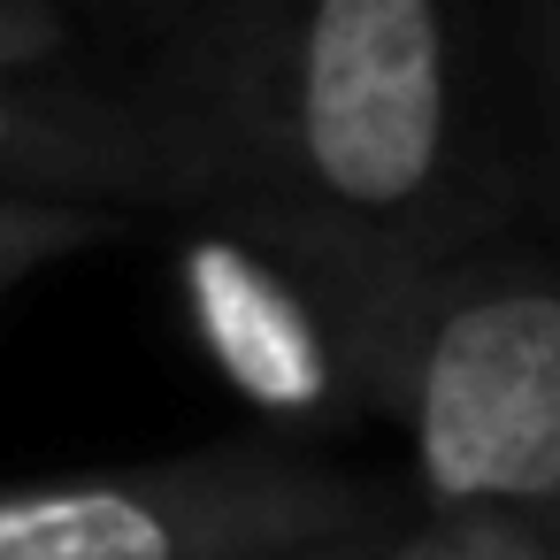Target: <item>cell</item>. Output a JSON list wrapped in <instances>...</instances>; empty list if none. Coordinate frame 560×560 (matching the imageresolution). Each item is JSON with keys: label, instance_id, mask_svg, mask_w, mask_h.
I'll return each mask as SVG.
<instances>
[{"label": "cell", "instance_id": "6da1fadb", "mask_svg": "<svg viewBox=\"0 0 560 560\" xmlns=\"http://www.w3.org/2000/svg\"><path fill=\"white\" fill-rule=\"evenodd\" d=\"M422 476L438 499L560 491V292L468 300L430 338Z\"/></svg>", "mask_w": 560, "mask_h": 560}, {"label": "cell", "instance_id": "7a4b0ae2", "mask_svg": "<svg viewBox=\"0 0 560 560\" xmlns=\"http://www.w3.org/2000/svg\"><path fill=\"white\" fill-rule=\"evenodd\" d=\"M445 47L430 0H330L300 47V139L338 200L392 208L438 162Z\"/></svg>", "mask_w": 560, "mask_h": 560}, {"label": "cell", "instance_id": "3957f363", "mask_svg": "<svg viewBox=\"0 0 560 560\" xmlns=\"http://www.w3.org/2000/svg\"><path fill=\"white\" fill-rule=\"evenodd\" d=\"M185 284H192V315L223 361V376L254 399V407H277V415H300L323 399L330 369H323V338L307 323V307L238 246L208 238L192 246L185 261Z\"/></svg>", "mask_w": 560, "mask_h": 560}, {"label": "cell", "instance_id": "277c9868", "mask_svg": "<svg viewBox=\"0 0 560 560\" xmlns=\"http://www.w3.org/2000/svg\"><path fill=\"white\" fill-rule=\"evenodd\" d=\"M177 537L131 491L0 499V560H170Z\"/></svg>", "mask_w": 560, "mask_h": 560}, {"label": "cell", "instance_id": "5b68a950", "mask_svg": "<svg viewBox=\"0 0 560 560\" xmlns=\"http://www.w3.org/2000/svg\"><path fill=\"white\" fill-rule=\"evenodd\" d=\"M0 147H9V108H0Z\"/></svg>", "mask_w": 560, "mask_h": 560}]
</instances>
